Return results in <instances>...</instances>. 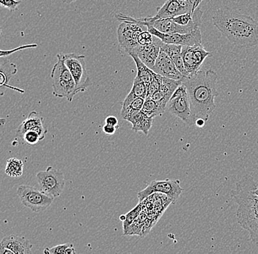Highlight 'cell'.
<instances>
[{
  "instance_id": "22",
  "label": "cell",
  "mask_w": 258,
  "mask_h": 254,
  "mask_svg": "<svg viewBox=\"0 0 258 254\" xmlns=\"http://www.w3.org/2000/svg\"><path fill=\"white\" fill-rule=\"evenodd\" d=\"M145 99L143 98L135 97L128 93L125 100L122 102V109L120 115L122 119L126 120L129 116L136 111L142 110Z\"/></svg>"
},
{
  "instance_id": "25",
  "label": "cell",
  "mask_w": 258,
  "mask_h": 254,
  "mask_svg": "<svg viewBox=\"0 0 258 254\" xmlns=\"http://www.w3.org/2000/svg\"><path fill=\"white\" fill-rule=\"evenodd\" d=\"M142 111L148 117L154 118L157 116L162 115L166 111V108L152 99H146Z\"/></svg>"
},
{
  "instance_id": "8",
  "label": "cell",
  "mask_w": 258,
  "mask_h": 254,
  "mask_svg": "<svg viewBox=\"0 0 258 254\" xmlns=\"http://www.w3.org/2000/svg\"><path fill=\"white\" fill-rule=\"evenodd\" d=\"M17 194L20 198L22 205L35 213H41L46 210L54 199L42 192L40 190L27 185L19 186Z\"/></svg>"
},
{
  "instance_id": "34",
  "label": "cell",
  "mask_w": 258,
  "mask_h": 254,
  "mask_svg": "<svg viewBox=\"0 0 258 254\" xmlns=\"http://www.w3.org/2000/svg\"><path fill=\"white\" fill-rule=\"evenodd\" d=\"M21 0H0V4L3 7L6 8L11 11H15L18 10V6L21 4Z\"/></svg>"
},
{
  "instance_id": "1",
  "label": "cell",
  "mask_w": 258,
  "mask_h": 254,
  "mask_svg": "<svg viewBox=\"0 0 258 254\" xmlns=\"http://www.w3.org/2000/svg\"><path fill=\"white\" fill-rule=\"evenodd\" d=\"M217 73L212 70H202L188 77H183L182 83L186 88L191 110V123L203 120L207 122L216 109Z\"/></svg>"
},
{
  "instance_id": "23",
  "label": "cell",
  "mask_w": 258,
  "mask_h": 254,
  "mask_svg": "<svg viewBox=\"0 0 258 254\" xmlns=\"http://www.w3.org/2000/svg\"><path fill=\"white\" fill-rule=\"evenodd\" d=\"M42 124H44L43 117L37 113L36 112H30L28 117L24 120L18 128L16 133V139L21 140L22 141V137L26 132L35 128L37 125H42Z\"/></svg>"
},
{
  "instance_id": "6",
  "label": "cell",
  "mask_w": 258,
  "mask_h": 254,
  "mask_svg": "<svg viewBox=\"0 0 258 254\" xmlns=\"http://www.w3.org/2000/svg\"><path fill=\"white\" fill-rule=\"evenodd\" d=\"M36 178L40 191L46 195L55 199L60 197L63 192L66 180L61 170L48 166L45 171L38 172L36 174Z\"/></svg>"
},
{
  "instance_id": "15",
  "label": "cell",
  "mask_w": 258,
  "mask_h": 254,
  "mask_svg": "<svg viewBox=\"0 0 258 254\" xmlns=\"http://www.w3.org/2000/svg\"><path fill=\"white\" fill-rule=\"evenodd\" d=\"M145 23L150 24L154 27L156 30L164 33H180L186 34L191 33L194 30L198 28H195L192 26H182L175 23L172 18L170 19H157V20H149L148 18L143 19Z\"/></svg>"
},
{
  "instance_id": "24",
  "label": "cell",
  "mask_w": 258,
  "mask_h": 254,
  "mask_svg": "<svg viewBox=\"0 0 258 254\" xmlns=\"http://www.w3.org/2000/svg\"><path fill=\"white\" fill-rule=\"evenodd\" d=\"M128 54L132 57V59L135 61V64H136L137 70V76L148 85L152 80L155 72L153 71L152 69L150 68L149 67L145 65L137 54L134 52H130L128 53Z\"/></svg>"
},
{
  "instance_id": "12",
  "label": "cell",
  "mask_w": 258,
  "mask_h": 254,
  "mask_svg": "<svg viewBox=\"0 0 258 254\" xmlns=\"http://www.w3.org/2000/svg\"><path fill=\"white\" fill-rule=\"evenodd\" d=\"M211 54L212 53L206 51L202 43L193 46H183L182 57L188 77L199 71L205 59Z\"/></svg>"
},
{
  "instance_id": "26",
  "label": "cell",
  "mask_w": 258,
  "mask_h": 254,
  "mask_svg": "<svg viewBox=\"0 0 258 254\" xmlns=\"http://www.w3.org/2000/svg\"><path fill=\"white\" fill-rule=\"evenodd\" d=\"M24 172V163L22 160L16 157L8 159L6 164V173L11 178H19Z\"/></svg>"
},
{
  "instance_id": "16",
  "label": "cell",
  "mask_w": 258,
  "mask_h": 254,
  "mask_svg": "<svg viewBox=\"0 0 258 254\" xmlns=\"http://www.w3.org/2000/svg\"><path fill=\"white\" fill-rule=\"evenodd\" d=\"M181 83V80L177 81V80L163 77L160 89L153 95L151 99L167 109L169 99H171L173 93Z\"/></svg>"
},
{
  "instance_id": "13",
  "label": "cell",
  "mask_w": 258,
  "mask_h": 254,
  "mask_svg": "<svg viewBox=\"0 0 258 254\" xmlns=\"http://www.w3.org/2000/svg\"><path fill=\"white\" fill-rule=\"evenodd\" d=\"M155 73L159 74L163 77L174 80L183 79V75L177 69L172 59L168 54L161 51L159 57L156 59V63L152 68Z\"/></svg>"
},
{
  "instance_id": "3",
  "label": "cell",
  "mask_w": 258,
  "mask_h": 254,
  "mask_svg": "<svg viewBox=\"0 0 258 254\" xmlns=\"http://www.w3.org/2000/svg\"><path fill=\"white\" fill-rule=\"evenodd\" d=\"M258 182L246 175L235 185L231 196L238 205L236 218L243 229L249 231L250 239L258 245V195L255 190Z\"/></svg>"
},
{
  "instance_id": "30",
  "label": "cell",
  "mask_w": 258,
  "mask_h": 254,
  "mask_svg": "<svg viewBox=\"0 0 258 254\" xmlns=\"http://www.w3.org/2000/svg\"><path fill=\"white\" fill-rule=\"evenodd\" d=\"M74 246L73 244L71 243H64L61 245L54 246V247H46L43 253L46 254H67V250L69 247Z\"/></svg>"
},
{
  "instance_id": "27",
  "label": "cell",
  "mask_w": 258,
  "mask_h": 254,
  "mask_svg": "<svg viewBox=\"0 0 258 254\" xmlns=\"http://www.w3.org/2000/svg\"><path fill=\"white\" fill-rule=\"evenodd\" d=\"M147 93H148V85L140 80L138 77H135L132 91L129 93L135 97L143 98L146 99Z\"/></svg>"
},
{
  "instance_id": "40",
  "label": "cell",
  "mask_w": 258,
  "mask_h": 254,
  "mask_svg": "<svg viewBox=\"0 0 258 254\" xmlns=\"http://www.w3.org/2000/svg\"><path fill=\"white\" fill-rule=\"evenodd\" d=\"M121 221H124L125 220V215H121L120 216Z\"/></svg>"
},
{
  "instance_id": "32",
  "label": "cell",
  "mask_w": 258,
  "mask_h": 254,
  "mask_svg": "<svg viewBox=\"0 0 258 254\" xmlns=\"http://www.w3.org/2000/svg\"><path fill=\"white\" fill-rule=\"evenodd\" d=\"M140 205H139L125 215V220L123 221L124 231H126L127 228L132 224L134 220L136 219L137 217L139 215V213H140Z\"/></svg>"
},
{
  "instance_id": "35",
  "label": "cell",
  "mask_w": 258,
  "mask_h": 254,
  "mask_svg": "<svg viewBox=\"0 0 258 254\" xmlns=\"http://www.w3.org/2000/svg\"><path fill=\"white\" fill-rule=\"evenodd\" d=\"M32 131H36L40 136V140H43L46 137V133H48L47 128L45 126L44 124L37 125L35 128H32Z\"/></svg>"
},
{
  "instance_id": "2",
  "label": "cell",
  "mask_w": 258,
  "mask_h": 254,
  "mask_svg": "<svg viewBox=\"0 0 258 254\" xmlns=\"http://www.w3.org/2000/svg\"><path fill=\"white\" fill-rule=\"evenodd\" d=\"M214 25L233 46L249 49L258 45V22L249 16L230 9H218Z\"/></svg>"
},
{
  "instance_id": "11",
  "label": "cell",
  "mask_w": 258,
  "mask_h": 254,
  "mask_svg": "<svg viewBox=\"0 0 258 254\" xmlns=\"http://www.w3.org/2000/svg\"><path fill=\"white\" fill-rule=\"evenodd\" d=\"M183 191V189L180 187L179 181H172L169 179L165 181H154L150 183L143 191L139 192L137 197L140 203L151 194L160 193L165 194L169 198L172 203L175 204Z\"/></svg>"
},
{
  "instance_id": "36",
  "label": "cell",
  "mask_w": 258,
  "mask_h": 254,
  "mask_svg": "<svg viewBox=\"0 0 258 254\" xmlns=\"http://www.w3.org/2000/svg\"><path fill=\"white\" fill-rule=\"evenodd\" d=\"M118 128L119 126H113V125L105 124L103 127V132L106 135H113Z\"/></svg>"
},
{
  "instance_id": "20",
  "label": "cell",
  "mask_w": 258,
  "mask_h": 254,
  "mask_svg": "<svg viewBox=\"0 0 258 254\" xmlns=\"http://www.w3.org/2000/svg\"><path fill=\"white\" fill-rule=\"evenodd\" d=\"M18 68L16 64L11 62L7 57H2L0 58V75H1L2 91H3L4 88H9L11 89L15 90L16 91H20L22 90L18 89L16 88H13L10 86L9 81L13 75L17 73Z\"/></svg>"
},
{
  "instance_id": "7",
  "label": "cell",
  "mask_w": 258,
  "mask_h": 254,
  "mask_svg": "<svg viewBox=\"0 0 258 254\" xmlns=\"http://www.w3.org/2000/svg\"><path fill=\"white\" fill-rule=\"evenodd\" d=\"M140 25L147 27V30L157 37L163 43L168 44L180 45L182 46H193L202 43V34L201 28L197 29L189 33H164L156 30L150 24L145 23L143 19H137Z\"/></svg>"
},
{
  "instance_id": "37",
  "label": "cell",
  "mask_w": 258,
  "mask_h": 254,
  "mask_svg": "<svg viewBox=\"0 0 258 254\" xmlns=\"http://www.w3.org/2000/svg\"><path fill=\"white\" fill-rule=\"evenodd\" d=\"M118 123V120L114 116H108L105 119V124H107V125H113V126H119Z\"/></svg>"
},
{
  "instance_id": "9",
  "label": "cell",
  "mask_w": 258,
  "mask_h": 254,
  "mask_svg": "<svg viewBox=\"0 0 258 254\" xmlns=\"http://www.w3.org/2000/svg\"><path fill=\"white\" fill-rule=\"evenodd\" d=\"M167 109L169 113L178 117L186 125L192 126L189 99L186 88L183 83L177 88L169 99Z\"/></svg>"
},
{
  "instance_id": "31",
  "label": "cell",
  "mask_w": 258,
  "mask_h": 254,
  "mask_svg": "<svg viewBox=\"0 0 258 254\" xmlns=\"http://www.w3.org/2000/svg\"><path fill=\"white\" fill-rule=\"evenodd\" d=\"M139 45L141 46H146V45L151 44L154 41V35L152 33H150L148 30H143L141 33L139 35L138 38Z\"/></svg>"
},
{
  "instance_id": "38",
  "label": "cell",
  "mask_w": 258,
  "mask_h": 254,
  "mask_svg": "<svg viewBox=\"0 0 258 254\" xmlns=\"http://www.w3.org/2000/svg\"><path fill=\"white\" fill-rule=\"evenodd\" d=\"M0 254H14V253L7 247H0Z\"/></svg>"
},
{
  "instance_id": "18",
  "label": "cell",
  "mask_w": 258,
  "mask_h": 254,
  "mask_svg": "<svg viewBox=\"0 0 258 254\" xmlns=\"http://www.w3.org/2000/svg\"><path fill=\"white\" fill-rule=\"evenodd\" d=\"M187 13L185 10L180 6L178 0H167L161 7L158 8L154 17H148L149 20L154 21L157 19H170Z\"/></svg>"
},
{
  "instance_id": "29",
  "label": "cell",
  "mask_w": 258,
  "mask_h": 254,
  "mask_svg": "<svg viewBox=\"0 0 258 254\" xmlns=\"http://www.w3.org/2000/svg\"><path fill=\"white\" fill-rule=\"evenodd\" d=\"M40 140V136L36 131L29 130L24 133L23 137H22V141L28 145H35L38 144V141Z\"/></svg>"
},
{
  "instance_id": "14",
  "label": "cell",
  "mask_w": 258,
  "mask_h": 254,
  "mask_svg": "<svg viewBox=\"0 0 258 254\" xmlns=\"http://www.w3.org/2000/svg\"><path fill=\"white\" fill-rule=\"evenodd\" d=\"M161 43L162 41L157 37L154 36V41L151 44L146 45V46L139 45L130 52L137 54L145 65L152 69L156 63V59L160 54Z\"/></svg>"
},
{
  "instance_id": "28",
  "label": "cell",
  "mask_w": 258,
  "mask_h": 254,
  "mask_svg": "<svg viewBox=\"0 0 258 254\" xmlns=\"http://www.w3.org/2000/svg\"><path fill=\"white\" fill-rule=\"evenodd\" d=\"M163 76L159 74L154 73L151 81L148 84V93L146 99H151L153 95L159 91L162 83Z\"/></svg>"
},
{
  "instance_id": "19",
  "label": "cell",
  "mask_w": 258,
  "mask_h": 254,
  "mask_svg": "<svg viewBox=\"0 0 258 254\" xmlns=\"http://www.w3.org/2000/svg\"><path fill=\"white\" fill-rule=\"evenodd\" d=\"M153 117H148L142 110L136 111L126 119L132 124V130L135 132L142 131L148 136L153 123Z\"/></svg>"
},
{
  "instance_id": "4",
  "label": "cell",
  "mask_w": 258,
  "mask_h": 254,
  "mask_svg": "<svg viewBox=\"0 0 258 254\" xmlns=\"http://www.w3.org/2000/svg\"><path fill=\"white\" fill-rule=\"evenodd\" d=\"M57 62L54 65L51 73L52 79L53 95L55 97L66 98L72 102L76 95L80 93L72 73L64 64L62 53L56 55Z\"/></svg>"
},
{
  "instance_id": "5",
  "label": "cell",
  "mask_w": 258,
  "mask_h": 254,
  "mask_svg": "<svg viewBox=\"0 0 258 254\" xmlns=\"http://www.w3.org/2000/svg\"><path fill=\"white\" fill-rule=\"evenodd\" d=\"M116 17L122 22L117 30V41L122 51L128 54L132 50L139 46L137 38L143 31V26L140 25L135 18L122 14H117Z\"/></svg>"
},
{
  "instance_id": "41",
  "label": "cell",
  "mask_w": 258,
  "mask_h": 254,
  "mask_svg": "<svg viewBox=\"0 0 258 254\" xmlns=\"http://www.w3.org/2000/svg\"><path fill=\"white\" fill-rule=\"evenodd\" d=\"M255 194H257V195H258V187L257 189L255 190Z\"/></svg>"
},
{
  "instance_id": "33",
  "label": "cell",
  "mask_w": 258,
  "mask_h": 254,
  "mask_svg": "<svg viewBox=\"0 0 258 254\" xmlns=\"http://www.w3.org/2000/svg\"><path fill=\"white\" fill-rule=\"evenodd\" d=\"M38 45L32 43V44L24 45V46H21L19 47L16 48L14 49L7 50V51H4L2 49L0 51V57H8L11 54H14L16 51H22V50L27 49H33V48H36Z\"/></svg>"
},
{
  "instance_id": "17",
  "label": "cell",
  "mask_w": 258,
  "mask_h": 254,
  "mask_svg": "<svg viewBox=\"0 0 258 254\" xmlns=\"http://www.w3.org/2000/svg\"><path fill=\"white\" fill-rule=\"evenodd\" d=\"M0 247H7L12 250L14 254L32 253V245L30 240L24 237H19L14 234L3 238Z\"/></svg>"
},
{
  "instance_id": "10",
  "label": "cell",
  "mask_w": 258,
  "mask_h": 254,
  "mask_svg": "<svg viewBox=\"0 0 258 254\" xmlns=\"http://www.w3.org/2000/svg\"><path fill=\"white\" fill-rule=\"evenodd\" d=\"M64 64L72 73L80 93L85 92L91 85L85 55L77 54H62Z\"/></svg>"
},
{
  "instance_id": "39",
  "label": "cell",
  "mask_w": 258,
  "mask_h": 254,
  "mask_svg": "<svg viewBox=\"0 0 258 254\" xmlns=\"http://www.w3.org/2000/svg\"><path fill=\"white\" fill-rule=\"evenodd\" d=\"M76 1H78V0H62V2L66 3V4H71V3H74Z\"/></svg>"
},
{
  "instance_id": "21",
  "label": "cell",
  "mask_w": 258,
  "mask_h": 254,
  "mask_svg": "<svg viewBox=\"0 0 258 254\" xmlns=\"http://www.w3.org/2000/svg\"><path fill=\"white\" fill-rule=\"evenodd\" d=\"M182 47L180 45L168 44V43H161V51H164L168 54L169 57L172 59L177 69L183 76L188 77V74L185 70L184 63H183V57H182Z\"/></svg>"
}]
</instances>
